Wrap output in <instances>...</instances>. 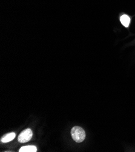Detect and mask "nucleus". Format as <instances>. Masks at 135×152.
<instances>
[{"mask_svg":"<svg viewBox=\"0 0 135 152\" xmlns=\"http://www.w3.org/2000/svg\"><path fill=\"white\" fill-rule=\"evenodd\" d=\"M20 152H36L37 151V148L34 145H27L22 147L20 150Z\"/></svg>","mask_w":135,"mask_h":152,"instance_id":"nucleus-4","label":"nucleus"},{"mask_svg":"<svg viewBox=\"0 0 135 152\" xmlns=\"http://www.w3.org/2000/svg\"><path fill=\"white\" fill-rule=\"evenodd\" d=\"M120 21H121V23L124 27H128L130 23V18L128 15H123L120 18Z\"/></svg>","mask_w":135,"mask_h":152,"instance_id":"nucleus-5","label":"nucleus"},{"mask_svg":"<svg viewBox=\"0 0 135 152\" xmlns=\"http://www.w3.org/2000/svg\"><path fill=\"white\" fill-rule=\"evenodd\" d=\"M71 135L73 140L77 142H81L85 138V132L82 128L79 126L73 127L71 130Z\"/></svg>","mask_w":135,"mask_h":152,"instance_id":"nucleus-1","label":"nucleus"},{"mask_svg":"<svg viewBox=\"0 0 135 152\" xmlns=\"http://www.w3.org/2000/svg\"><path fill=\"white\" fill-rule=\"evenodd\" d=\"M15 133L12 132L10 133H8L4 136H3V137L1 139V141L4 143H7L8 142H10L12 141L15 138Z\"/></svg>","mask_w":135,"mask_h":152,"instance_id":"nucleus-3","label":"nucleus"},{"mask_svg":"<svg viewBox=\"0 0 135 152\" xmlns=\"http://www.w3.org/2000/svg\"><path fill=\"white\" fill-rule=\"evenodd\" d=\"M33 136V132L31 129H27L23 131L18 136V141L21 143H25L31 140Z\"/></svg>","mask_w":135,"mask_h":152,"instance_id":"nucleus-2","label":"nucleus"}]
</instances>
